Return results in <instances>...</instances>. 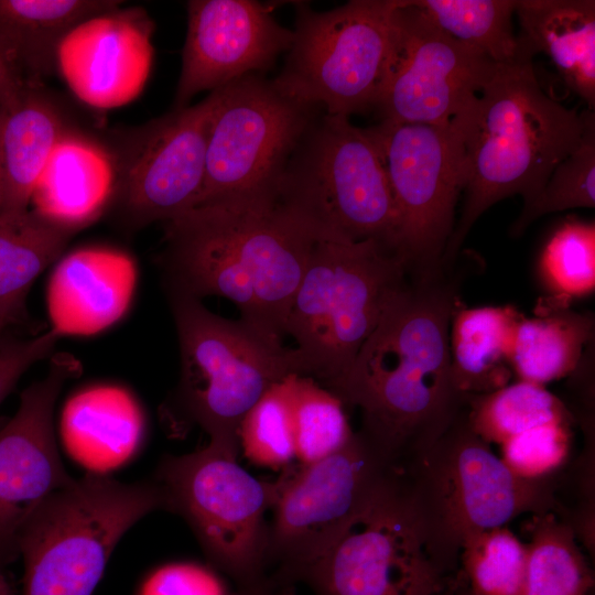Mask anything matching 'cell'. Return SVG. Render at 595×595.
<instances>
[{"mask_svg":"<svg viewBox=\"0 0 595 595\" xmlns=\"http://www.w3.org/2000/svg\"><path fill=\"white\" fill-rule=\"evenodd\" d=\"M457 304L441 272L407 278L350 368L327 388L359 409L357 432L399 469L465 408L451 379L450 327Z\"/></svg>","mask_w":595,"mask_h":595,"instance_id":"obj_1","label":"cell"},{"mask_svg":"<svg viewBox=\"0 0 595 595\" xmlns=\"http://www.w3.org/2000/svg\"><path fill=\"white\" fill-rule=\"evenodd\" d=\"M316 239L270 199L195 206L165 221L167 293L231 301L240 320L281 342Z\"/></svg>","mask_w":595,"mask_h":595,"instance_id":"obj_2","label":"cell"},{"mask_svg":"<svg viewBox=\"0 0 595 595\" xmlns=\"http://www.w3.org/2000/svg\"><path fill=\"white\" fill-rule=\"evenodd\" d=\"M464 204L442 267L456 257L470 228L497 202L520 194L530 204L555 166L580 144L582 113L540 86L532 57L496 66L463 112Z\"/></svg>","mask_w":595,"mask_h":595,"instance_id":"obj_3","label":"cell"},{"mask_svg":"<svg viewBox=\"0 0 595 595\" xmlns=\"http://www.w3.org/2000/svg\"><path fill=\"white\" fill-rule=\"evenodd\" d=\"M167 295L181 374L162 416L173 433L201 426L209 443L237 458L241 420L274 383L303 376L300 358L240 318L218 316L187 295Z\"/></svg>","mask_w":595,"mask_h":595,"instance_id":"obj_4","label":"cell"},{"mask_svg":"<svg viewBox=\"0 0 595 595\" xmlns=\"http://www.w3.org/2000/svg\"><path fill=\"white\" fill-rule=\"evenodd\" d=\"M274 201L316 240H375L394 252L396 209L380 150L369 129L347 117L322 111L311 122Z\"/></svg>","mask_w":595,"mask_h":595,"instance_id":"obj_5","label":"cell"},{"mask_svg":"<svg viewBox=\"0 0 595 595\" xmlns=\"http://www.w3.org/2000/svg\"><path fill=\"white\" fill-rule=\"evenodd\" d=\"M414 510L445 560L459 567L464 540L523 513L555 512L553 477L513 474L469 426L466 409L401 469Z\"/></svg>","mask_w":595,"mask_h":595,"instance_id":"obj_6","label":"cell"},{"mask_svg":"<svg viewBox=\"0 0 595 595\" xmlns=\"http://www.w3.org/2000/svg\"><path fill=\"white\" fill-rule=\"evenodd\" d=\"M408 274L378 241L316 240L284 328L303 376L320 378L326 388L342 378Z\"/></svg>","mask_w":595,"mask_h":595,"instance_id":"obj_7","label":"cell"},{"mask_svg":"<svg viewBox=\"0 0 595 595\" xmlns=\"http://www.w3.org/2000/svg\"><path fill=\"white\" fill-rule=\"evenodd\" d=\"M164 508L180 515L235 595H280L267 564L266 513L284 482L255 478L237 458L209 443L205 448L167 455L152 478Z\"/></svg>","mask_w":595,"mask_h":595,"instance_id":"obj_8","label":"cell"},{"mask_svg":"<svg viewBox=\"0 0 595 595\" xmlns=\"http://www.w3.org/2000/svg\"><path fill=\"white\" fill-rule=\"evenodd\" d=\"M163 508L153 479L128 484L91 473L74 479L51 495L23 528L22 595H91L123 534Z\"/></svg>","mask_w":595,"mask_h":595,"instance_id":"obj_9","label":"cell"},{"mask_svg":"<svg viewBox=\"0 0 595 595\" xmlns=\"http://www.w3.org/2000/svg\"><path fill=\"white\" fill-rule=\"evenodd\" d=\"M399 472L358 432L336 453L283 470L267 548L269 574L280 595H294L305 570L385 494Z\"/></svg>","mask_w":595,"mask_h":595,"instance_id":"obj_10","label":"cell"},{"mask_svg":"<svg viewBox=\"0 0 595 595\" xmlns=\"http://www.w3.org/2000/svg\"><path fill=\"white\" fill-rule=\"evenodd\" d=\"M399 0H351L328 11L295 4L293 41L274 84L323 112L375 110Z\"/></svg>","mask_w":595,"mask_h":595,"instance_id":"obj_11","label":"cell"},{"mask_svg":"<svg viewBox=\"0 0 595 595\" xmlns=\"http://www.w3.org/2000/svg\"><path fill=\"white\" fill-rule=\"evenodd\" d=\"M458 572L421 523L399 472L301 582L314 595H455Z\"/></svg>","mask_w":595,"mask_h":595,"instance_id":"obj_12","label":"cell"},{"mask_svg":"<svg viewBox=\"0 0 595 595\" xmlns=\"http://www.w3.org/2000/svg\"><path fill=\"white\" fill-rule=\"evenodd\" d=\"M322 111L284 94L261 74L220 87L208 132L204 184L195 206L274 201L293 150Z\"/></svg>","mask_w":595,"mask_h":595,"instance_id":"obj_13","label":"cell"},{"mask_svg":"<svg viewBox=\"0 0 595 595\" xmlns=\"http://www.w3.org/2000/svg\"><path fill=\"white\" fill-rule=\"evenodd\" d=\"M368 129L396 209L394 252L409 274L440 272L464 190L463 113L448 126L380 121Z\"/></svg>","mask_w":595,"mask_h":595,"instance_id":"obj_14","label":"cell"},{"mask_svg":"<svg viewBox=\"0 0 595 595\" xmlns=\"http://www.w3.org/2000/svg\"><path fill=\"white\" fill-rule=\"evenodd\" d=\"M497 64L399 0L375 110L381 121L448 126L467 110Z\"/></svg>","mask_w":595,"mask_h":595,"instance_id":"obj_15","label":"cell"},{"mask_svg":"<svg viewBox=\"0 0 595 595\" xmlns=\"http://www.w3.org/2000/svg\"><path fill=\"white\" fill-rule=\"evenodd\" d=\"M219 88L199 102L130 130L111 154L113 198L125 227L140 229L193 208L201 195L209 127Z\"/></svg>","mask_w":595,"mask_h":595,"instance_id":"obj_16","label":"cell"},{"mask_svg":"<svg viewBox=\"0 0 595 595\" xmlns=\"http://www.w3.org/2000/svg\"><path fill=\"white\" fill-rule=\"evenodd\" d=\"M80 371L73 355H52L46 376L22 391L15 414L0 428V567L20 555V536L34 512L75 479L61 459L53 415L64 385Z\"/></svg>","mask_w":595,"mask_h":595,"instance_id":"obj_17","label":"cell"},{"mask_svg":"<svg viewBox=\"0 0 595 595\" xmlns=\"http://www.w3.org/2000/svg\"><path fill=\"white\" fill-rule=\"evenodd\" d=\"M253 0H191L174 107L244 76L270 69L293 41V31Z\"/></svg>","mask_w":595,"mask_h":595,"instance_id":"obj_18","label":"cell"},{"mask_svg":"<svg viewBox=\"0 0 595 595\" xmlns=\"http://www.w3.org/2000/svg\"><path fill=\"white\" fill-rule=\"evenodd\" d=\"M154 23L138 7L99 13L73 28L56 52V71L73 94L97 109L133 101L153 63Z\"/></svg>","mask_w":595,"mask_h":595,"instance_id":"obj_19","label":"cell"},{"mask_svg":"<svg viewBox=\"0 0 595 595\" xmlns=\"http://www.w3.org/2000/svg\"><path fill=\"white\" fill-rule=\"evenodd\" d=\"M137 283L133 260L125 252L85 248L62 258L51 274L46 302L52 329L94 335L119 321Z\"/></svg>","mask_w":595,"mask_h":595,"instance_id":"obj_20","label":"cell"},{"mask_svg":"<svg viewBox=\"0 0 595 595\" xmlns=\"http://www.w3.org/2000/svg\"><path fill=\"white\" fill-rule=\"evenodd\" d=\"M67 454L87 473L108 475L140 450L145 434L137 399L116 385H96L68 398L61 415Z\"/></svg>","mask_w":595,"mask_h":595,"instance_id":"obj_21","label":"cell"},{"mask_svg":"<svg viewBox=\"0 0 595 595\" xmlns=\"http://www.w3.org/2000/svg\"><path fill=\"white\" fill-rule=\"evenodd\" d=\"M115 185L110 152L84 136L65 130L33 192L32 209L78 232L110 205Z\"/></svg>","mask_w":595,"mask_h":595,"instance_id":"obj_22","label":"cell"},{"mask_svg":"<svg viewBox=\"0 0 595 595\" xmlns=\"http://www.w3.org/2000/svg\"><path fill=\"white\" fill-rule=\"evenodd\" d=\"M111 0H0V53L24 88H40L56 71L63 37L88 18L115 9Z\"/></svg>","mask_w":595,"mask_h":595,"instance_id":"obj_23","label":"cell"},{"mask_svg":"<svg viewBox=\"0 0 595 595\" xmlns=\"http://www.w3.org/2000/svg\"><path fill=\"white\" fill-rule=\"evenodd\" d=\"M519 44L532 56L542 52L566 86L595 108V1L518 0Z\"/></svg>","mask_w":595,"mask_h":595,"instance_id":"obj_24","label":"cell"},{"mask_svg":"<svg viewBox=\"0 0 595 595\" xmlns=\"http://www.w3.org/2000/svg\"><path fill=\"white\" fill-rule=\"evenodd\" d=\"M65 130L58 109L40 88L24 89L0 111L1 214L30 209L33 192Z\"/></svg>","mask_w":595,"mask_h":595,"instance_id":"obj_25","label":"cell"},{"mask_svg":"<svg viewBox=\"0 0 595 595\" xmlns=\"http://www.w3.org/2000/svg\"><path fill=\"white\" fill-rule=\"evenodd\" d=\"M523 314L513 306L457 309L450 327L451 379L464 398L507 386L511 351Z\"/></svg>","mask_w":595,"mask_h":595,"instance_id":"obj_26","label":"cell"},{"mask_svg":"<svg viewBox=\"0 0 595 595\" xmlns=\"http://www.w3.org/2000/svg\"><path fill=\"white\" fill-rule=\"evenodd\" d=\"M76 234L32 208L0 214V321L4 326L24 318L33 282Z\"/></svg>","mask_w":595,"mask_h":595,"instance_id":"obj_27","label":"cell"},{"mask_svg":"<svg viewBox=\"0 0 595 595\" xmlns=\"http://www.w3.org/2000/svg\"><path fill=\"white\" fill-rule=\"evenodd\" d=\"M591 316L567 307L543 309L518 323L511 368L519 380L544 386L572 374L581 364L593 336Z\"/></svg>","mask_w":595,"mask_h":595,"instance_id":"obj_28","label":"cell"},{"mask_svg":"<svg viewBox=\"0 0 595 595\" xmlns=\"http://www.w3.org/2000/svg\"><path fill=\"white\" fill-rule=\"evenodd\" d=\"M521 595H591L593 571L564 518L549 511L532 515Z\"/></svg>","mask_w":595,"mask_h":595,"instance_id":"obj_29","label":"cell"},{"mask_svg":"<svg viewBox=\"0 0 595 595\" xmlns=\"http://www.w3.org/2000/svg\"><path fill=\"white\" fill-rule=\"evenodd\" d=\"M437 28L498 65L520 56L513 0H410Z\"/></svg>","mask_w":595,"mask_h":595,"instance_id":"obj_30","label":"cell"},{"mask_svg":"<svg viewBox=\"0 0 595 595\" xmlns=\"http://www.w3.org/2000/svg\"><path fill=\"white\" fill-rule=\"evenodd\" d=\"M466 416L472 430L485 442L501 444L532 428L572 423L564 403L544 386L518 380L489 393L466 398Z\"/></svg>","mask_w":595,"mask_h":595,"instance_id":"obj_31","label":"cell"},{"mask_svg":"<svg viewBox=\"0 0 595 595\" xmlns=\"http://www.w3.org/2000/svg\"><path fill=\"white\" fill-rule=\"evenodd\" d=\"M290 397L295 458L301 466L336 453L354 436L344 403L314 378L292 375Z\"/></svg>","mask_w":595,"mask_h":595,"instance_id":"obj_32","label":"cell"},{"mask_svg":"<svg viewBox=\"0 0 595 595\" xmlns=\"http://www.w3.org/2000/svg\"><path fill=\"white\" fill-rule=\"evenodd\" d=\"M526 543L506 527L469 534L459 553V573L472 595H521Z\"/></svg>","mask_w":595,"mask_h":595,"instance_id":"obj_33","label":"cell"},{"mask_svg":"<svg viewBox=\"0 0 595 595\" xmlns=\"http://www.w3.org/2000/svg\"><path fill=\"white\" fill-rule=\"evenodd\" d=\"M583 134L577 148L561 161L537 197L512 224L511 234L521 235L536 219L554 212L595 206V115L583 110Z\"/></svg>","mask_w":595,"mask_h":595,"instance_id":"obj_34","label":"cell"},{"mask_svg":"<svg viewBox=\"0 0 595 595\" xmlns=\"http://www.w3.org/2000/svg\"><path fill=\"white\" fill-rule=\"evenodd\" d=\"M539 271L553 300L548 309L567 307L575 298L595 289L594 223L570 220L560 226L545 244Z\"/></svg>","mask_w":595,"mask_h":595,"instance_id":"obj_35","label":"cell"},{"mask_svg":"<svg viewBox=\"0 0 595 595\" xmlns=\"http://www.w3.org/2000/svg\"><path fill=\"white\" fill-rule=\"evenodd\" d=\"M291 376L269 388L241 420L239 450L249 462L260 467L285 469L295 458Z\"/></svg>","mask_w":595,"mask_h":595,"instance_id":"obj_36","label":"cell"},{"mask_svg":"<svg viewBox=\"0 0 595 595\" xmlns=\"http://www.w3.org/2000/svg\"><path fill=\"white\" fill-rule=\"evenodd\" d=\"M572 445L570 423L552 422L523 431L500 444V458L517 476L551 477L566 462Z\"/></svg>","mask_w":595,"mask_h":595,"instance_id":"obj_37","label":"cell"},{"mask_svg":"<svg viewBox=\"0 0 595 595\" xmlns=\"http://www.w3.org/2000/svg\"><path fill=\"white\" fill-rule=\"evenodd\" d=\"M139 595H235L213 569L193 563L175 562L152 572Z\"/></svg>","mask_w":595,"mask_h":595,"instance_id":"obj_38","label":"cell"},{"mask_svg":"<svg viewBox=\"0 0 595 595\" xmlns=\"http://www.w3.org/2000/svg\"><path fill=\"white\" fill-rule=\"evenodd\" d=\"M61 337L51 328L28 340L0 344V404L31 366L52 356ZM2 424L0 422V428Z\"/></svg>","mask_w":595,"mask_h":595,"instance_id":"obj_39","label":"cell"},{"mask_svg":"<svg viewBox=\"0 0 595 595\" xmlns=\"http://www.w3.org/2000/svg\"><path fill=\"white\" fill-rule=\"evenodd\" d=\"M24 89L0 53V111L13 105Z\"/></svg>","mask_w":595,"mask_h":595,"instance_id":"obj_40","label":"cell"},{"mask_svg":"<svg viewBox=\"0 0 595 595\" xmlns=\"http://www.w3.org/2000/svg\"><path fill=\"white\" fill-rule=\"evenodd\" d=\"M0 595H19L14 584L0 567Z\"/></svg>","mask_w":595,"mask_h":595,"instance_id":"obj_41","label":"cell"},{"mask_svg":"<svg viewBox=\"0 0 595 595\" xmlns=\"http://www.w3.org/2000/svg\"><path fill=\"white\" fill-rule=\"evenodd\" d=\"M458 574H459V584H458L455 595H472L467 586L465 585L459 572Z\"/></svg>","mask_w":595,"mask_h":595,"instance_id":"obj_42","label":"cell"},{"mask_svg":"<svg viewBox=\"0 0 595 595\" xmlns=\"http://www.w3.org/2000/svg\"><path fill=\"white\" fill-rule=\"evenodd\" d=\"M3 199H4V193H3V180H2V172H1V165H0V214L3 209Z\"/></svg>","mask_w":595,"mask_h":595,"instance_id":"obj_43","label":"cell"},{"mask_svg":"<svg viewBox=\"0 0 595 595\" xmlns=\"http://www.w3.org/2000/svg\"><path fill=\"white\" fill-rule=\"evenodd\" d=\"M6 326L3 325V323L0 321V338H1V334H2V331ZM0 344H1V340H0Z\"/></svg>","mask_w":595,"mask_h":595,"instance_id":"obj_44","label":"cell"}]
</instances>
